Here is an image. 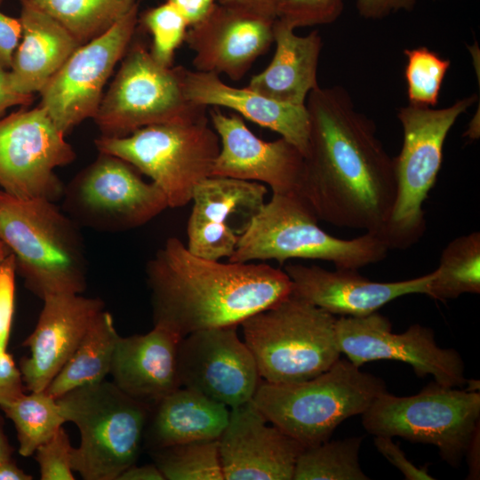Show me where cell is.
I'll return each instance as SVG.
<instances>
[{
    "instance_id": "3",
    "label": "cell",
    "mask_w": 480,
    "mask_h": 480,
    "mask_svg": "<svg viewBox=\"0 0 480 480\" xmlns=\"http://www.w3.org/2000/svg\"><path fill=\"white\" fill-rule=\"evenodd\" d=\"M0 241L13 255L25 286L41 300L85 289L82 235L53 201L21 199L0 190Z\"/></svg>"
},
{
    "instance_id": "44",
    "label": "cell",
    "mask_w": 480,
    "mask_h": 480,
    "mask_svg": "<svg viewBox=\"0 0 480 480\" xmlns=\"http://www.w3.org/2000/svg\"><path fill=\"white\" fill-rule=\"evenodd\" d=\"M185 18L188 27L204 19L217 3V0H166Z\"/></svg>"
},
{
    "instance_id": "19",
    "label": "cell",
    "mask_w": 480,
    "mask_h": 480,
    "mask_svg": "<svg viewBox=\"0 0 480 480\" xmlns=\"http://www.w3.org/2000/svg\"><path fill=\"white\" fill-rule=\"evenodd\" d=\"M265 185L228 177L211 176L195 188L187 225V248L214 260L229 258L239 237L240 219L248 225L265 204Z\"/></svg>"
},
{
    "instance_id": "5",
    "label": "cell",
    "mask_w": 480,
    "mask_h": 480,
    "mask_svg": "<svg viewBox=\"0 0 480 480\" xmlns=\"http://www.w3.org/2000/svg\"><path fill=\"white\" fill-rule=\"evenodd\" d=\"M385 391L382 379L340 357L326 372L304 381L260 380L252 402L269 423L306 448L329 440L341 422L362 414Z\"/></svg>"
},
{
    "instance_id": "52",
    "label": "cell",
    "mask_w": 480,
    "mask_h": 480,
    "mask_svg": "<svg viewBox=\"0 0 480 480\" xmlns=\"http://www.w3.org/2000/svg\"><path fill=\"white\" fill-rule=\"evenodd\" d=\"M1 3V2H0Z\"/></svg>"
},
{
    "instance_id": "38",
    "label": "cell",
    "mask_w": 480,
    "mask_h": 480,
    "mask_svg": "<svg viewBox=\"0 0 480 480\" xmlns=\"http://www.w3.org/2000/svg\"><path fill=\"white\" fill-rule=\"evenodd\" d=\"M16 266L9 252L0 260V346L6 348L10 338L15 300Z\"/></svg>"
},
{
    "instance_id": "45",
    "label": "cell",
    "mask_w": 480,
    "mask_h": 480,
    "mask_svg": "<svg viewBox=\"0 0 480 480\" xmlns=\"http://www.w3.org/2000/svg\"><path fill=\"white\" fill-rule=\"evenodd\" d=\"M32 100L33 96L22 95L12 90L8 72L0 65V116L7 108L28 105Z\"/></svg>"
},
{
    "instance_id": "42",
    "label": "cell",
    "mask_w": 480,
    "mask_h": 480,
    "mask_svg": "<svg viewBox=\"0 0 480 480\" xmlns=\"http://www.w3.org/2000/svg\"><path fill=\"white\" fill-rule=\"evenodd\" d=\"M416 0H356L359 15L366 20H380L399 11H412Z\"/></svg>"
},
{
    "instance_id": "8",
    "label": "cell",
    "mask_w": 480,
    "mask_h": 480,
    "mask_svg": "<svg viewBox=\"0 0 480 480\" xmlns=\"http://www.w3.org/2000/svg\"><path fill=\"white\" fill-rule=\"evenodd\" d=\"M476 100V96L470 95L442 108L408 104L398 109L403 145L394 157L396 196L381 235L389 250L407 249L424 235L422 205L441 169L444 141L458 118Z\"/></svg>"
},
{
    "instance_id": "34",
    "label": "cell",
    "mask_w": 480,
    "mask_h": 480,
    "mask_svg": "<svg viewBox=\"0 0 480 480\" xmlns=\"http://www.w3.org/2000/svg\"><path fill=\"white\" fill-rule=\"evenodd\" d=\"M404 53L407 60L404 78L409 104L435 108L450 60L425 46L405 49Z\"/></svg>"
},
{
    "instance_id": "4",
    "label": "cell",
    "mask_w": 480,
    "mask_h": 480,
    "mask_svg": "<svg viewBox=\"0 0 480 480\" xmlns=\"http://www.w3.org/2000/svg\"><path fill=\"white\" fill-rule=\"evenodd\" d=\"M318 219L297 193L273 194L239 235L232 262L290 259L319 260L336 268L359 269L384 260L388 248L376 235L335 237L318 225Z\"/></svg>"
},
{
    "instance_id": "13",
    "label": "cell",
    "mask_w": 480,
    "mask_h": 480,
    "mask_svg": "<svg viewBox=\"0 0 480 480\" xmlns=\"http://www.w3.org/2000/svg\"><path fill=\"white\" fill-rule=\"evenodd\" d=\"M76 154L42 106L0 118V187L21 199L57 201L64 186L55 169Z\"/></svg>"
},
{
    "instance_id": "46",
    "label": "cell",
    "mask_w": 480,
    "mask_h": 480,
    "mask_svg": "<svg viewBox=\"0 0 480 480\" xmlns=\"http://www.w3.org/2000/svg\"><path fill=\"white\" fill-rule=\"evenodd\" d=\"M465 456L468 465L467 479L476 480L480 478V425L475 429L468 444Z\"/></svg>"
},
{
    "instance_id": "10",
    "label": "cell",
    "mask_w": 480,
    "mask_h": 480,
    "mask_svg": "<svg viewBox=\"0 0 480 480\" xmlns=\"http://www.w3.org/2000/svg\"><path fill=\"white\" fill-rule=\"evenodd\" d=\"M361 415L369 434L433 444L443 460L457 468L480 425V393L433 381L409 396L387 390Z\"/></svg>"
},
{
    "instance_id": "43",
    "label": "cell",
    "mask_w": 480,
    "mask_h": 480,
    "mask_svg": "<svg viewBox=\"0 0 480 480\" xmlns=\"http://www.w3.org/2000/svg\"><path fill=\"white\" fill-rule=\"evenodd\" d=\"M219 4L275 20L284 0H217Z\"/></svg>"
},
{
    "instance_id": "36",
    "label": "cell",
    "mask_w": 480,
    "mask_h": 480,
    "mask_svg": "<svg viewBox=\"0 0 480 480\" xmlns=\"http://www.w3.org/2000/svg\"><path fill=\"white\" fill-rule=\"evenodd\" d=\"M344 9V0H284L277 18L293 29L328 25L336 21Z\"/></svg>"
},
{
    "instance_id": "27",
    "label": "cell",
    "mask_w": 480,
    "mask_h": 480,
    "mask_svg": "<svg viewBox=\"0 0 480 480\" xmlns=\"http://www.w3.org/2000/svg\"><path fill=\"white\" fill-rule=\"evenodd\" d=\"M230 408L201 393L180 387L150 411L143 444L148 451L178 444L219 439Z\"/></svg>"
},
{
    "instance_id": "32",
    "label": "cell",
    "mask_w": 480,
    "mask_h": 480,
    "mask_svg": "<svg viewBox=\"0 0 480 480\" xmlns=\"http://www.w3.org/2000/svg\"><path fill=\"white\" fill-rule=\"evenodd\" d=\"M363 436L324 441L299 455L292 480H369L359 463Z\"/></svg>"
},
{
    "instance_id": "31",
    "label": "cell",
    "mask_w": 480,
    "mask_h": 480,
    "mask_svg": "<svg viewBox=\"0 0 480 480\" xmlns=\"http://www.w3.org/2000/svg\"><path fill=\"white\" fill-rule=\"evenodd\" d=\"M0 408L13 422L23 457L34 455L67 422L58 400L45 390L22 393L0 404Z\"/></svg>"
},
{
    "instance_id": "16",
    "label": "cell",
    "mask_w": 480,
    "mask_h": 480,
    "mask_svg": "<svg viewBox=\"0 0 480 480\" xmlns=\"http://www.w3.org/2000/svg\"><path fill=\"white\" fill-rule=\"evenodd\" d=\"M178 372L180 387L230 409L251 401L261 380L236 325L196 331L181 338Z\"/></svg>"
},
{
    "instance_id": "23",
    "label": "cell",
    "mask_w": 480,
    "mask_h": 480,
    "mask_svg": "<svg viewBox=\"0 0 480 480\" xmlns=\"http://www.w3.org/2000/svg\"><path fill=\"white\" fill-rule=\"evenodd\" d=\"M180 337L154 325L144 334L119 337L109 374L124 393L149 407L180 387L178 347Z\"/></svg>"
},
{
    "instance_id": "24",
    "label": "cell",
    "mask_w": 480,
    "mask_h": 480,
    "mask_svg": "<svg viewBox=\"0 0 480 480\" xmlns=\"http://www.w3.org/2000/svg\"><path fill=\"white\" fill-rule=\"evenodd\" d=\"M180 76L185 97L190 102L234 110L240 116L277 132L305 155L309 127L306 106L284 104L248 87L228 85L213 73L180 67Z\"/></svg>"
},
{
    "instance_id": "14",
    "label": "cell",
    "mask_w": 480,
    "mask_h": 480,
    "mask_svg": "<svg viewBox=\"0 0 480 480\" xmlns=\"http://www.w3.org/2000/svg\"><path fill=\"white\" fill-rule=\"evenodd\" d=\"M335 331L341 354L357 367L375 360H395L410 364L418 377L431 375L445 387L462 388L468 382L460 353L440 348L427 326L415 324L395 333L388 318L374 312L336 318Z\"/></svg>"
},
{
    "instance_id": "30",
    "label": "cell",
    "mask_w": 480,
    "mask_h": 480,
    "mask_svg": "<svg viewBox=\"0 0 480 480\" xmlns=\"http://www.w3.org/2000/svg\"><path fill=\"white\" fill-rule=\"evenodd\" d=\"M426 295L445 301L464 293L480 292V233L452 240L442 251Z\"/></svg>"
},
{
    "instance_id": "51",
    "label": "cell",
    "mask_w": 480,
    "mask_h": 480,
    "mask_svg": "<svg viewBox=\"0 0 480 480\" xmlns=\"http://www.w3.org/2000/svg\"><path fill=\"white\" fill-rule=\"evenodd\" d=\"M0 2H2V0H0Z\"/></svg>"
},
{
    "instance_id": "9",
    "label": "cell",
    "mask_w": 480,
    "mask_h": 480,
    "mask_svg": "<svg viewBox=\"0 0 480 480\" xmlns=\"http://www.w3.org/2000/svg\"><path fill=\"white\" fill-rule=\"evenodd\" d=\"M95 145L100 153L118 157L148 176L164 192L169 208L191 202L196 187L211 177L220 149L208 116L148 125L122 137L101 135Z\"/></svg>"
},
{
    "instance_id": "17",
    "label": "cell",
    "mask_w": 480,
    "mask_h": 480,
    "mask_svg": "<svg viewBox=\"0 0 480 480\" xmlns=\"http://www.w3.org/2000/svg\"><path fill=\"white\" fill-rule=\"evenodd\" d=\"M220 142L212 175L255 181L273 194L298 192L304 172V155L284 138L266 141L257 137L236 113L220 108L208 111Z\"/></svg>"
},
{
    "instance_id": "40",
    "label": "cell",
    "mask_w": 480,
    "mask_h": 480,
    "mask_svg": "<svg viewBox=\"0 0 480 480\" xmlns=\"http://www.w3.org/2000/svg\"><path fill=\"white\" fill-rule=\"evenodd\" d=\"M24 389L20 369L6 348L0 346V404L20 396Z\"/></svg>"
},
{
    "instance_id": "2",
    "label": "cell",
    "mask_w": 480,
    "mask_h": 480,
    "mask_svg": "<svg viewBox=\"0 0 480 480\" xmlns=\"http://www.w3.org/2000/svg\"><path fill=\"white\" fill-rule=\"evenodd\" d=\"M154 325L180 338L240 324L292 294L284 269L267 263L220 262L196 256L169 237L147 262Z\"/></svg>"
},
{
    "instance_id": "49",
    "label": "cell",
    "mask_w": 480,
    "mask_h": 480,
    "mask_svg": "<svg viewBox=\"0 0 480 480\" xmlns=\"http://www.w3.org/2000/svg\"><path fill=\"white\" fill-rule=\"evenodd\" d=\"M12 449L4 432L1 419H0V461L8 458H12Z\"/></svg>"
},
{
    "instance_id": "22",
    "label": "cell",
    "mask_w": 480,
    "mask_h": 480,
    "mask_svg": "<svg viewBox=\"0 0 480 480\" xmlns=\"http://www.w3.org/2000/svg\"><path fill=\"white\" fill-rule=\"evenodd\" d=\"M284 270L292 281V294L328 313L364 316L404 295L426 294L434 272L396 282H375L358 269L327 270L317 265L287 264Z\"/></svg>"
},
{
    "instance_id": "39",
    "label": "cell",
    "mask_w": 480,
    "mask_h": 480,
    "mask_svg": "<svg viewBox=\"0 0 480 480\" xmlns=\"http://www.w3.org/2000/svg\"><path fill=\"white\" fill-rule=\"evenodd\" d=\"M376 449L404 475L406 480H433L428 472V468H418L405 456L399 445L391 437L376 436L374 437Z\"/></svg>"
},
{
    "instance_id": "41",
    "label": "cell",
    "mask_w": 480,
    "mask_h": 480,
    "mask_svg": "<svg viewBox=\"0 0 480 480\" xmlns=\"http://www.w3.org/2000/svg\"><path fill=\"white\" fill-rule=\"evenodd\" d=\"M22 35L20 19L0 12V65L10 68Z\"/></svg>"
},
{
    "instance_id": "50",
    "label": "cell",
    "mask_w": 480,
    "mask_h": 480,
    "mask_svg": "<svg viewBox=\"0 0 480 480\" xmlns=\"http://www.w3.org/2000/svg\"><path fill=\"white\" fill-rule=\"evenodd\" d=\"M7 247L0 241V260L9 253Z\"/></svg>"
},
{
    "instance_id": "48",
    "label": "cell",
    "mask_w": 480,
    "mask_h": 480,
    "mask_svg": "<svg viewBox=\"0 0 480 480\" xmlns=\"http://www.w3.org/2000/svg\"><path fill=\"white\" fill-rule=\"evenodd\" d=\"M33 476L19 468L12 458L0 461V480H31Z\"/></svg>"
},
{
    "instance_id": "1",
    "label": "cell",
    "mask_w": 480,
    "mask_h": 480,
    "mask_svg": "<svg viewBox=\"0 0 480 480\" xmlns=\"http://www.w3.org/2000/svg\"><path fill=\"white\" fill-rule=\"evenodd\" d=\"M308 147L298 194L318 220L381 238L396 196L394 157L373 121L341 86L311 91Z\"/></svg>"
},
{
    "instance_id": "15",
    "label": "cell",
    "mask_w": 480,
    "mask_h": 480,
    "mask_svg": "<svg viewBox=\"0 0 480 480\" xmlns=\"http://www.w3.org/2000/svg\"><path fill=\"white\" fill-rule=\"evenodd\" d=\"M137 21L136 4L107 31L77 47L40 92V106L64 134L95 116L104 85L126 52Z\"/></svg>"
},
{
    "instance_id": "28",
    "label": "cell",
    "mask_w": 480,
    "mask_h": 480,
    "mask_svg": "<svg viewBox=\"0 0 480 480\" xmlns=\"http://www.w3.org/2000/svg\"><path fill=\"white\" fill-rule=\"evenodd\" d=\"M119 337L111 314L103 310L45 391L58 399L75 388L104 380Z\"/></svg>"
},
{
    "instance_id": "35",
    "label": "cell",
    "mask_w": 480,
    "mask_h": 480,
    "mask_svg": "<svg viewBox=\"0 0 480 480\" xmlns=\"http://www.w3.org/2000/svg\"><path fill=\"white\" fill-rule=\"evenodd\" d=\"M142 22L152 36L151 54L156 61L171 67L176 50L185 41L188 24L170 3L148 10Z\"/></svg>"
},
{
    "instance_id": "20",
    "label": "cell",
    "mask_w": 480,
    "mask_h": 480,
    "mask_svg": "<svg viewBox=\"0 0 480 480\" xmlns=\"http://www.w3.org/2000/svg\"><path fill=\"white\" fill-rule=\"evenodd\" d=\"M275 20L217 2L187 31L185 41L194 52L195 70L224 74L231 80L243 78L274 43Z\"/></svg>"
},
{
    "instance_id": "33",
    "label": "cell",
    "mask_w": 480,
    "mask_h": 480,
    "mask_svg": "<svg viewBox=\"0 0 480 480\" xmlns=\"http://www.w3.org/2000/svg\"><path fill=\"white\" fill-rule=\"evenodd\" d=\"M148 452L166 480H224L218 439L178 444Z\"/></svg>"
},
{
    "instance_id": "12",
    "label": "cell",
    "mask_w": 480,
    "mask_h": 480,
    "mask_svg": "<svg viewBox=\"0 0 480 480\" xmlns=\"http://www.w3.org/2000/svg\"><path fill=\"white\" fill-rule=\"evenodd\" d=\"M114 156H100L64 189V207L76 223L108 232L145 225L168 207L162 189Z\"/></svg>"
},
{
    "instance_id": "29",
    "label": "cell",
    "mask_w": 480,
    "mask_h": 480,
    "mask_svg": "<svg viewBox=\"0 0 480 480\" xmlns=\"http://www.w3.org/2000/svg\"><path fill=\"white\" fill-rule=\"evenodd\" d=\"M41 11L84 44L107 31L135 4V0H20Z\"/></svg>"
},
{
    "instance_id": "11",
    "label": "cell",
    "mask_w": 480,
    "mask_h": 480,
    "mask_svg": "<svg viewBox=\"0 0 480 480\" xmlns=\"http://www.w3.org/2000/svg\"><path fill=\"white\" fill-rule=\"evenodd\" d=\"M180 67L164 66L141 44H133L93 116L102 136L122 137L148 125L207 117L208 108L185 97Z\"/></svg>"
},
{
    "instance_id": "6",
    "label": "cell",
    "mask_w": 480,
    "mask_h": 480,
    "mask_svg": "<svg viewBox=\"0 0 480 480\" xmlns=\"http://www.w3.org/2000/svg\"><path fill=\"white\" fill-rule=\"evenodd\" d=\"M335 323V316L291 294L240 326L260 379L295 383L318 376L340 358Z\"/></svg>"
},
{
    "instance_id": "26",
    "label": "cell",
    "mask_w": 480,
    "mask_h": 480,
    "mask_svg": "<svg viewBox=\"0 0 480 480\" xmlns=\"http://www.w3.org/2000/svg\"><path fill=\"white\" fill-rule=\"evenodd\" d=\"M22 35L8 72L11 86L22 95L40 92L80 43L46 13L22 6Z\"/></svg>"
},
{
    "instance_id": "47",
    "label": "cell",
    "mask_w": 480,
    "mask_h": 480,
    "mask_svg": "<svg viewBox=\"0 0 480 480\" xmlns=\"http://www.w3.org/2000/svg\"><path fill=\"white\" fill-rule=\"evenodd\" d=\"M117 480H164L158 468L154 464L136 466L125 469Z\"/></svg>"
},
{
    "instance_id": "21",
    "label": "cell",
    "mask_w": 480,
    "mask_h": 480,
    "mask_svg": "<svg viewBox=\"0 0 480 480\" xmlns=\"http://www.w3.org/2000/svg\"><path fill=\"white\" fill-rule=\"evenodd\" d=\"M42 300L36 325L23 342L30 354L20 362L29 392L45 390L105 307L100 299L81 293L52 294Z\"/></svg>"
},
{
    "instance_id": "25",
    "label": "cell",
    "mask_w": 480,
    "mask_h": 480,
    "mask_svg": "<svg viewBox=\"0 0 480 480\" xmlns=\"http://www.w3.org/2000/svg\"><path fill=\"white\" fill-rule=\"evenodd\" d=\"M273 31L276 51L271 62L251 78L247 87L284 104L305 106L309 92L319 86L322 36L317 30L298 36L278 19Z\"/></svg>"
},
{
    "instance_id": "7",
    "label": "cell",
    "mask_w": 480,
    "mask_h": 480,
    "mask_svg": "<svg viewBox=\"0 0 480 480\" xmlns=\"http://www.w3.org/2000/svg\"><path fill=\"white\" fill-rule=\"evenodd\" d=\"M66 421L80 433L72 468L84 480H117L136 464L151 407L106 380L59 397Z\"/></svg>"
},
{
    "instance_id": "37",
    "label": "cell",
    "mask_w": 480,
    "mask_h": 480,
    "mask_svg": "<svg viewBox=\"0 0 480 480\" xmlns=\"http://www.w3.org/2000/svg\"><path fill=\"white\" fill-rule=\"evenodd\" d=\"M72 450L68 435L61 427L35 452L42 480H74Z\"/></svg>"
},
{
    "instance_id": "18",
    "label": "cell",
    "mask_w": 480,
    "mask_h": 480,
    "mask_svg": "<svg viewBox=\"0 0 480 480\" xmlns=\"http://www.w3.org/2000/svg\"><path fill=\"white\" fill-rule=\"evenodd\" d=\"M218 442L224 480H292L305 448L268 424L252 400L230 409Z\"/></svg>"
}]
</instances>
